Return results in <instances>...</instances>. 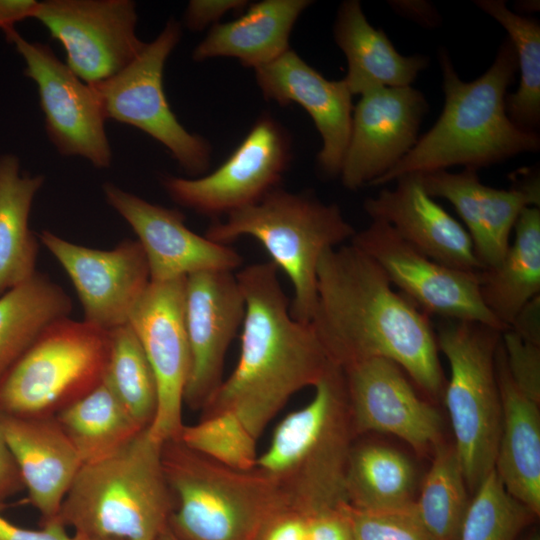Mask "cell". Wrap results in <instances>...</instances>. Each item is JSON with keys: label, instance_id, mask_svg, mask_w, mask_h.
Masks as SVG:
<instances>
[{"label": "cell", "instance_id": "cell-49", "mask_svg": "<svg viewBox=\"0 0 540 540\" xmlns=\"http://www.w3.org/2000/svg\"><path fill=\"white\" fill-rule=\"evenodd\" d=\"M517 540H520V537ZM521 540H540L539 532L536 529H533Z\"/></svg>", "mask_w": 540, "mask_h": 540}, {"label": "cell", "instance_id": "cell-48", "mask_svg": "<svg viewBox=\"0 0 540 540\" xmlns=\"http://www.w3.org/2000/svg\"><path fill=\"white\" fill-rule=\"evenodd\" d=\"M156 540H178L175 535L172 533V531L169 529L168 525L166 528L160 533V535L157 537Z\"/></svg>", "mask_w": 540, "mask_h": 540}, {"label": "cell", "instance_id": "cell-38", "mask_svg": "<svg viewBox=\"0 0 540 540\" xmlns=\"http://www.w3.org/2000/svg\"><path fill=\"white\" fill-rule=\"evenodd\" d=\"M413 503L401 508L380 510L344 505L352 540H432L418 518Z\"/></svg>", "mask_w": 540, "mask_h": 540}, {"label": "cell", "instance_id": "cell-25", "mask_svg": "<svg viewBox=\"0 0 540 540\" xmlns=\"http://www.w3.org/2000/svg\"><path fill=\"white\" fill-rule=\"evenodd\" d=\"M502 421L494 470L505 489L540 514L539 404L526 397L507 370L501 342L496 354Z\"/></svg>", "mask_w": 540, "mask_h": 540}, {"label": "cell", "instance_id": "cell-10", "mask_svg": "<svg viewBox=\"0 0 540 540\" xmlns=\"http://www.w3.org/2000/svg\"><path fill=\"white\" fill-rule=\"evenodd\" d=\"M181 38V26L170 19L140 54L109 79L92 85L106 119L133 126L161 143L191 175L209 167L211 148L191 133L171 110L163 88L166 61Z\"/></svg>", "mask_w": 540, "mask_h": 540}, {"label": "cell", "instance_id": "cell-42", "mask_svg": "<svg viewBox=\"0 0 540 540\" xmlns=\"http://www.w3.org/2000/svg\"><path fill=\"white\" fill-rule=\"evenodd\" d=\"M0 540H76V535H70L56 519L35 530L18 526L0 514Z\"/></svg>", "mask_w": 540, "mask_h": 540}, {"label": "cell", "instance_id": "cell-47", "mask_svg": "<svg viewBox=\"0 0 540 540\" xmlns=\"http://www.w3.org/2000/svg\"><path fill=\"white\" fill-rule=\"evenodd\" d=\"M391 6L400 14L413 19L423 26H435L439 15L434 7L426 1H392Z\"/></svg>", "mask_w": 540, "mask_h": 540}, {"label": "cell", "instance_id": "cell-15", "mask_svg": "<svg viewBox=\"0 0 540 540\" xmlns=\"http://www.w3.org/2000/svg\"><path fill=\"white\" fill-rule=\"evenodd\" d=\"M185 278L150 281L129 318L153 370L157 410L150 433L166 442L179 438L190 372V350L184 322Z\"/></svg>", "mask_w": 540, "mask_h": 540}, {"label": "cell", "instance_id": "cell-9", "mask_svg": "<svg viewBox=\"0 0 540 540\" xmlns=\"http://www.w3.org/2000/svg\"><path fill=\"white\" fill-rule=\"evenodd\" d=\"M109 332L64 318L48 327L0 377V413L39 417L99 384Z\"/></svg>", "mask_w": 540, "mask_h": 540}, {"label": "cell", "instance_id": "cell-14", "mask_svg": "<svg viewBox=\"0 0 540 540\" xmlns=\"http://www.w3.org/2000/svg\"><path fill=\"white\" fill-rule=\"evenodd\" d=\"M290 160L288 133L272 116L262 115L216 170L194 179L165 176L162 184L177 204L200 214L225 216L278 187Z\"/></svg>", "mask_w": 540, "mask_h": 540}, {"label": "cell", "instance_id": "cell-28", "mask_svg": "<svg viewBox=\"0 0 540 540\" xmlns=\"http://www.w3.org/2000/svg\"><path fill=\"white\" fill-rule=\"evenodd\" d=\"M44 182L43 175L23 173L16 155H0V296L37 272L39 238L29 216Z\"/></svg>", "mask_w": 540, "mask_h": 540}, {"label": "cell", "instance_id": "cell-18", "mask_svg": "<svg viewBox=\"0 0 540 540\" xmlns=\"http://www.w3.org/2000/svg\"><path fill=\"white\" fill-rule=\"evenodd\" d=\"M106 202L132 228L146 256L150 280L166 282L205 271H234L242 256L229 245L194 233L177 209L151 203L106 182Z\"/></svg>", "mask_w": 540, "mask_h": 540}, {"label": "cell", "instance_id": "cell-26", "mask_svg": "<svg viewBox=\"0 0 540 540\" xmlns=\"http://www.w3.org/2000/svg\"><path fill=\"white\" fill-rule=\"evenodd\" d=\"M334 38L347 59L348 71L343 80L352 95L383 87L411 86L428 64L425 56L401 55L385 32L368 22L357 0L340 5Z\"/></svg>", "mask_w": 540, "mask_h": 540}, {"label": "cell", "instance_id": "cell-27", "mask_svg": "<svg viewBox=\"0 0 540 540\" xmlns=\"http://www.w3.org/2000/svg\"><path fill=\"white\" fill-rule=\"evenodd\" d=\"M309 0H263L237 19L212 26L192 58L234 57L245 67H263L289 49L291 31Z\"/></svg>", "mask_w": 540, "mask_h": 540}, {"label": "cell", "instance_id": "cell-30", "mask_svg": "<svg viewBox=\"0 0 540 540\" xmlns=\"http://www.w3.org/2000/svg\"><path fill=\"white\" fill-rule=\"evenodd\" d=\"M72 301L65 290L36 272L0 296V377L52 324L68 318Z\"/></svg>", "mask_w": 540, "mask_h": 540}, {"label": "cell", "instance_id": "cell-2", "mask_svg": "<svg viewBox=\"0 0 540 540\" xmlns=\"http://www.w3.org/2000/svg\"><path fill=\"white\" fill-rule=\"evenodd\" d=\"M245 312L233 372L203 406L202 417L232 411L259 439L289 399L324 375L330 362L311 323L296 320L271 261L236 274Z\"/></svg>", "mask_w": 540, "mask_h": 540}, {"label": "cell", "instance_id": "cell-11", "mask_svg": "<svg viewBox=\"0 0 540 540\" xmlns=\"http://www.w3.org/2000/svg\"><path fill=\"white\" fill-rule=\"evenodd\" d=\"M4 33L24 61L25 76L36 84L46 134L57 152L108 168L112 151L107 119L94 87L75 75L48 45L26 40L15 27Z\"/></svg>", "mask_w": 540, "mask_h": 540}, {"label": "cell", "instance_id": "cell-36", "mask_svg": "<svg viewBox=\"0 0 540 540\" xmlns=\"http://www.w3.org/2000/svg\"><path fill=\"white\" fill-rule=\"evenodd\" d=\"M535 519L509 494L493 469L469 503L459 540H517Z\"/></svg>", "mask_w": 540, "mask_h": 540}, {"label": "cell", "instance_id": "cell-4", "mask_svg": "<svg viewBox=\"0 0 540 540\" xmlns=\"http://www.w3.org/2000/svg\"><path fill=\"white\" fill-rule=\"evenodd\" d=\"M309 403L275 427L256 467L290 509L304 515L348 504L346 477L354 433L344 370L331 363Z\"/></svg>", "mask_w": 540, "mask_h": 540}, {"label": "cell", "instance_id": "cell-29", "mask_svg": "<svg viewBox=\"0 0 540 540\" xmlns=\"http://www.w3.org/2000/svg\"><path fill=\"white\" fill-rule=\"evenodd\" d=\"M515 237L498 266L480 273L484 304L509 329L521 309L540 295V209L525 208Z\"/></svg>", "mask_w": 540, "mask_h": 540}, {"label": "cell", "instance_id": "cell-13", "mask_svg": "<svg viewBox=\"0 0 540 540\" xmlns=\"http://www.w3.org/2000/svg\"><path fill=\"white\" fill-rule=\"evenodd\" d=\"M33 19L62 44L66 65L90 85L120 72L146 44L136 33L131 0L38 1Z\"/></svg>", "mask_w": 540, "mask_h": 540}, {"label": "cell", "instance_id": "cell-37", "mask_svg": "<svg viewBox=\"0 0 540 540\" xmlns=\"http://www.w3.org/2000/svg\"><path fill=\"white\" fill-rule=\"evenodd\" d=\"M192 451L224 466L251 470L258 459L257 441L232 411H221L183 426L179 438Z\"/></svg>", "mask_w": 540, "mask_h": 540}, {"label": "cell", "instance_id": "cell-21", "mask_svg": "<svg viewBox=\"0 0 540 540\" xmlns=\"http://www.w3.org/2000/svg\"><path fill=\"white\" fill-rule=\"evenodd\" d=\"M431 197L449 201L465 224L484 270L495 268L505 256L520 213L540 204V181L528 172L508 189L483 184L477 171L447 170L420 174Z\"/></svg>", "mask_w": 540, "mask_h": 540}, {"label": "cell", "instance_id": "cell-40", "mask_svg": "<svg viewBox=\"0 0 540 540\" xmlns=\"http://www.w3.org/2000/svg\"><path fill=\"white\" fill-rule=\"evenodd\" d=\"M248 6L245 0H191L184 13L188 29L201 31L217 22L230 11H240Z\"/></svg>", "mask_w": 540, "mask_h": 540}, {"label": "cell", "instance_id": "cell-7", "mask_svg": "<svg viewBox=\"0 0 540 540\" xmlns=\"http://www.w3.org/2000/svg\"><path fill=\"white\" fill-rule=\"evenodd\" d=\"M355 233L337 204L276 187L259 201L226 214L223 221L213 222L205 236L224 245L244 236L260 242L291 282V315L310 323L317 301L320 257Z\"/></svg>", "mask_w": 540, "mask_h": 540}, {"label": "cell", "instance_id": "cell-35", "mask_svg": "<svg viewBox=\"0 0 540 540\" xmlns=\"http://www.w3.org/2000/svg\"><path fill=\"white\" fill-rule=\"evenodd\" d=\"M110 344L102 380L140 428L152 423L157 410L156 379L143 347L129 323L109 332Z\"/></svg>", "mask_w": 540, "mask_h": 540}, {"label": "cell", "instance_id": "cell-39", "mask_svg": "<svg viewBox=\"0 0 540 540\" xmlns=\"http://www.w3.org/2000/svg\"><path fill=\"white\" fill-rule=\"evenodd\" d=\"M505 364L515 386L526 397L540 402V345L527 341L512 329L502 332Z\"/></svg>", "mask_w": 540, "mask_h": 540}, {"label": "cell", "instance_id": "cell-24", "mask_svg": "<svg viewBox=\"0 0 540 540\" xmlns=\"http://www.w3.org/2000/svg\"><path fill=\"white\" fill-rule=\"evenodd\" d=\"M0 427L33 506L55 520L82 460L56 419L0 413Z\"/></svg>", "mask_w": 540, "mask_h": 540}, {"label": "cell", "instance_id": "cell-5", "mask_svg": "<svg viewBox=\"0 0 540 540\" xmlns=\"http://www.w3.org/2000/svg\"><path fill=\"white\" fill-rule=\"evenodd\" d=\"M163 444L147 427L114 452L82 464L56 520L77 535L156 540L172 510Z\"/></svg>", "mask_w": 540, "mask_h": 540}, {"label": "cell", "instance_id": "cell-19", "mask_svg": "<svg viewBox=\"0 0 540 540\" xmlns=\"http://www.w3.org/2000/svg\"><path fill=\"white\" fill-rule=\"evenodd\" d=\"M428 103L412 86L383 87L361 95L353 109L349 144L340 170L349 190L370 185L416 144Z\"/></svg>", "mask_w": 540, "mask_h": 540}, {"label": "cell", "instance_id": "cell-23", "mask_svg": "<svg viewBox=\"0 0 540 540\" xmlns=\"http://www.w3.org/2000/svg\"><path fill=\"white\" fill-rule=\"evenodd\" d=\"M395 181L393 189L384 188L364 202L371 220L386 223L404 241L440 264L483 271L465 227L426 192L421 175L407 174Z\"/></svg>", "mask_w": 540, "mask_h": 540}, {"label": "cell", "instance_id": "cell-17", "mask_svg": "<svg viewBox=\"0 0 540 540\" xmlns=\"http://www.w3.org/2000/svg\"><path fill=\"white\" fill-rule=\"evenodd\" d=\"M245 301L232 271H205L186 277L184 322L190 372L184 404L202 409L223 381L227 350L242 326Z\"/></svg>", "mask_w": 540, "mask_h": 540}, {"label": "cell", "instance_id": "cell-33", "mask_svg": "<svg viewBox=\"0 0 540 540\" xmlns=\"http://www.w3.org/2000/svg\"><path fill=\"white\" fill-rule=\"evenodd\" d=\"M476 5L507 31L520 70L517 90L507 94L508 117L518 127L536 132L540 124V25L512 12L503 0H478Z\"/></svg>", "mask_w": 540, "mask_h": 540}, {"label": "cell", "instance_id": "cell-16", "mask_svg": "<svg viewBox=\"0 0 540 540\" xmlns=\"http://www.w3.org/2000/svg\"><path fill=\"white\" fill-rule=\"evenodd\" d=\"M39 241L69 276L83 309V321L106 332L129 323L150 283L138 240L125 239L110 250L82 246L42 230Z\"/></svg>", "mask_w": 540, "mask_h": 540}, {"label": "cell", "instance_id": "cell-34", "mask_svg": "<svg viewBox=\"0 0 540 540\" xmlns=\"http://www.w3.org/2000/svg\"><path fill=\"white\" fill-rule=\"evenodd\" d=\"M467 484L454 447L438 445L414 500V510L432 540H459L469 506Z\"/></svg>", "mask_w": 540, "mask_h": 540}, {"label": "cell", "instance_id": "cell-22", "mask_svg": "<svg viewBox=\"0 0 540 540\" xmlns=\"http://www.w3.org/2000/svg\"><path fill=\"white\" fill-rule=\"evenodd\" d=\"M255 77L265 99L283 106L297 103L309 113L323 141L318 165L328 176L339 175L354 109L344 80L326 79L291 49L255 69Z\"/></svg>", "mask_w": 540, "mask_h": 540}, {"label": "cell", "instance_id": "cell-43", "mask_svg": "<svg viewBox=\"0 0 540 540\" xmlns=\"http://www.w3.org/2000/svg\"><path fill=\"white\" fill-rule=\"evenodd\" d=\"M305 525V515L289 509L266 527L259 540H304Z\"/></svg>", "mask_w": 540, "mask_h": 540}, {"label": "cell", "instance_id": "cell-20", "mask_svg": "<svg viewBox=\"0 0 540 540\" xmlns=\"http://www.w3.org/2000/svg\"><path fill=\"white\" fill-rule=\"evenodd\" d=\"M343 370L355 434H391L419 452L439 445V412L417 394L396 363L372 358Z\"/></svg>", "mask_w": 540, "mask_h": 540}, {"label": "cell", "instance_id": "cell-50", "mask_svg": "<svg viewBox=\"0 0 540 540\" xmlns=\"http://www.w3.org/2000/svg\"><path fill=\"white\" fill-rule=\"evenodd\" d=\"M76 535V540H113V539H103V538H94V537H87L82 535Z\"/></svg>", "mask_w": 540, "mask_h": 540}, {"label": "cell", "instance_id": "cell-8", "mask_svg": "<svg viewBox=\"0 0 540 540\" xmlns=\"http://www.w3.org/2000/svg\"><path fill=\"white\" fill-rule=\"evenodd\" d=\"M502 330L487 324L441 319L438 350L450 366L445 403L467 487L474 492L494 469L502 407L496 354Z\"/></svg>", "mask_w": 540, "mask_h": 540}, {"label": "cell", "instance_id": "cell-3", "mask_svg": "<svg viewBox=\"0 0 540 540\" xmlns=\"http://www.w3.org/2000/svg\"><path fill=\"white\" fill-rule=\"evenodd\" d=\"M439 59L445 103L438 120L371 186L385 185L407 174H426L454 166L477 171L539 150L538 133L518 127L506 112L507 89L518 69L516 52L508 38L489 69L471 82L460 79L445 50Z\"/></svg>", "mask_w": 540, "mask_h": 540}, {"label": "cell", "instance_id": "cell-1", "mask_svg": "<svg viewBox=\"0 0 540 540\" xmlns=\"http://www.w3.org/2000/svg\"><path fill=\"white\" fill-rule=\"evenodd\" d=\"M311 325L330 362L345 369L384 358L430 396L444 387L435 328L425 312L353 244L324 251L317 268Z\"/></svg>", "mask_w": 540, "mask_h": 540}, {"label": "cell", "instance_id": "cell-12", "mask_svg": "<svg viewBox=\"0 0 540 540\" xmlns=\"http://www.w3.org/2000/svg\"><path fill=\"white\" fill-rule=\"evenodd\" d=\"M350 243L371 257L391 284L427 315L507 330L483 302L481 272L458 270L432 260L381 221H371Z\"/></svg>", "mask_w": 540, "mask_h": 540}, {"label": "cell", "instance_id": "cell-44", "mask_svg": "<svg viewBox=\"0 0 540 540\" xmlns=\"http://www.w3.org/2000/svg\"><path fill=\"white\" fill-rule=\"evenodd\" d=\"M22 485L18 467L0 427V501L13 495Z\"/></svg>", "mask_w": 540, "mask_h": 540}, {"label": "cell", "instance_id": "cell-41", "mask_svg": "<svg viewBox=\"0 0 540 540\" xmlns=\"http://www.w3.org/2000/svg\"><path fill=\"white\" fill-rule=\"evenodd\" d=\"M305 519L304 540H352L344 506L335 510L305 515Z\"/></svg>", "mask_w": 540, "mask_h": 540}, {"label": "cell", "instance_id": "cell-45", "mask_svg": "<svg viewBox=\"0 0 540 540\" xmlns=\"http://www.w3.org/2000/svg\"><path fill=\"white\" fill-rule=\"evenodd\" d=\"M509 329L523 339L540 345V295L521 309Z\"/></svg>", "mask_w": 540, "mask_h": 540}, {"label": "cell", "instance_id": "cell-46", "mask_svg": "<svg viewBox=\"0 0 540 540\" xmlns=\"http://www.w3.org/2000/svg\"><path fill=\"white\" fill-rule=\"evenodd\" d=\"M38 1L0 0V30L13 28L16 23L33 18Z\"/></svg>", "mask_w": 540, "mask_h": 540}, {"label": "cell", "instance_id": "cell-32", "mask_svg": "<svg viewBox=\"0 0 540 540\" xmlns=\"http://www.w3.org/2000/svg\"><path fill=\"white\" fill-rule=\"evenodd\" d=\"M415 470L401 452L380 444L352 447L347 477L348 504L359 509H394L411 505Z\"/></svg>", "mask_w": 540, "mask_h": 540}, {"label": "cell", "instance_id": "cell-6", "mask_svg": "<svg viewBox=\"0 0 540 540\" xmlns=\"http://www.w3.org/2000/svg\"><path fill=\"white\" fill-rule=\"evenodd\" d=\"M162 461L172 499L168 527L178 540H259L290 509L277 484L257 468L224 466L178 439L164 442Z\"/></svg>", "mask_w": 540, "mask_h": 540}, {"label": "cell", "instance_id": "cell-31", "mask_svg": "<svg viewBox=\"0 0 540 540\" xmlns=\"http://www.w3.org/2000/svg\"><path fill=\"white\" fill-rule=\"evenodd\" d=\"M55 419L83 464L114 452L142 430L103 380L61 408Z\"/></svg>", "mask_w": 540, "mask_h": 540}]
</instances>
